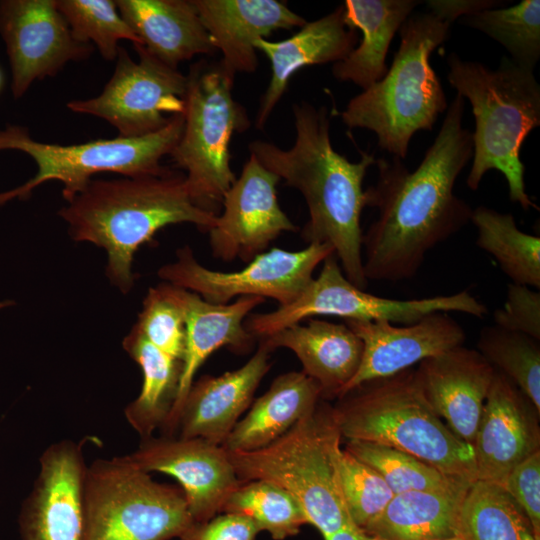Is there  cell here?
I'll return each instance as SVG.
<instances>
[{
	"label": "cell",
	"mask_w": 540,
	"mask_h": 540,
	"mask_svg": "<svg viewBox=\"0 0 540 540\" xmlns=\"http://www.w3.org/2000/svg\"><path fill=\"white\" fill-rule=\"evenodd\" d=\"M465 99L456 94L441 128L419 166L378 158V179L367 188V206L377 218L363 234L366 279L396 282L413 278L427 253L471 220L473 209L454 193L458 176L473 155L472 132L464 128Z\"/></svg>",
	"instance_id": "cell-1"
},
{
	"label": "cell",
	"mask_w": 540,
	"mask_h": 540,
	"mask_svg": "<svg viewBox=\"0 0 540 540\" xmlns=\"http://www.w3.org/2000/svg\"><path fill=\"white\" fill-rule=\"evenodd\" d=\"M292 112L296 137L288 149L254 140L248 145L262 166L298 190L305 199L309 219L301 236L308 244H328L334 249L346 278L365 290L361 214L367 206L363 181L373 154L362 153L349 161L332 146L331 114L325 106L300 101Z\"/></svg>",
	"instance_id": "cell-2"
},
{
	"label": "cell",
	"mask_w": 540,
	"mask_h": 540,
	"mask_svg": "<svg viewBox=\"0 0 540 540\" xmlns=\"http://www.w3.org/2000/svg\"><path fill=\"white\" fill-rule=\"evenodd\" d=\"M76 241L105 249L107 275L123 293L134 284L132 264L137 249L160 229L191 223L208 232L217 216L197 206L184 173L92 180L59 211Z\"/></svg>",
	"instance_id": "cell-3"
},
{
	"label": "cell",
	"mask_w": 540,
	"mask_h": 540,
	"mask_svg": "<svg viewBox=\"0 0 540 540\" xmlns=\"http://www.w3.org/2000/svg\"><path fill=\"white\" fill-rule=\"evenodd\" d=\"M447 65L450 86L470 102L475 118L467 186L477 190L483 176L494 169L505 177L512 202L524 210H539L526 192L520 158L526 137L540 126V85L534 71L506 55L496 69L454 52Z\"/></svg>",
	"instance_id": "cell-4"
},
{
	"label": "cell",
	"mask_w": 540,
	"mask_h": 540,
	"mask_svg": "<svg viewBox=\"0 0 540 540\" xmlns=\"http://www.w3.org/2000/svg\"><path fill=\"white\" fill-rule=\"evenodd\" d=\"M451 25L430 11L411 14L398 31L400 45L386 74L350 99L342 122L372 131L380 149L404 160L413 135L432 130L448 108L430 56L449 38Z\"/></svg>",
	"instance_id": "cell-5"
},
{
	"label": "cell",
	"mask_w": 540,
	"mask_h": 540,
	"mask_svg": "<svg viewBox=\"0 0 540 540\" xmlns=\"http://www.w3.org/2000/svg\"><path fill=\"white\" fill-rule=\"evenodd\" d=\"M342 438L388 445L409 453L442 473L477 480L473 446L458 438L435 413L414 369L363 383L332 407Z\"/></svg>",
	"instance_id": "cell-6"
},
{
	"label": "cell",
	"mask_w": 540,
	"mask_h": 540,
	"mask_svg": "<svg viewBox=\"0 0 540 540\" xmlns=\"http://www.w3.org/2000/svg\"><path fill=\"white\" fill-rule=\"evenodd\" d=\"M341 435L332 407L319 404L286 434L253 451H228L241 482L265 480L289 492L323 537L351 524L338 476Z\"/></svg>",
	"instance_id": "cell-7"
},
{
	"label": "cell",
	"mask_w": 540,
	"mask_h": 540,
	"mask_svg": "<svg viewBox=\"0 0 540 540\" xmlns=\"http://www.w3.org/2000/svg\"><path fill=\"white\" fill-rule=\"evenodd\" d=\"M234 81L219 62L201 60L187 74L184 127L170 153L194 203L218 215L223 196L236 179L230 143L250 125L244 106L232 94Z\"/></svg>",
	"instance_id": "cell-8"
},
{
	"label": "cell",
	"mask_w": 540,
	"mask_h": 540,
	"mask_svg": "<svg viewBox=\"0 0 540 540\" xmlns=\"http://www.w3.org/2000/svg\"><path fill=\"white\" fill-rule=\"evenodd\" d=\"M83 515L82 540H170L194 522L180 487L154 481L125 455L86 467Z\"/></svg>",
	"instance_id": "cell-9"
},
{
	"label": "cell",
	"mask_w": 540,
	"mask_h": 540,
	"mask_svg": "<svg viewBox=\"0 0 540 540\" xmlns=\"http://www.w3.org/2000/svg\"><path fill=\"white\" fill-rule=\"evenodd\" d=\"M184 114L174 115L161 130L138 138L97 139L82 144L59 145L34 140L28 130L8 125L0 130V150H19L37 165L33 178L12 190L0 193V205L28 198L34 188L50 180L63 184V197L70 202L91 181L92 175L114 172L126 177L161 175V165L181 137Z\"/></svg>",
	"instance_id": "cell-10"
},
{
	"label": "cell",
	"mask_w": 540,
	"mask_h": 540,
	"mask_svg": "<svg viewBox=\"0 0 540 540\" xmlns=\"http://www.w3.org/2000/svg\"><path fill=\"white\" fill-rule=\"evenodd\" d=\"M436 312H459L482 318L487 308L466 290L409 300L376 296L351 283L333 253L323 261L317 278H313L294 301L271 312L250 314L244 326L260 340L316 316L404 325Z\"/></svg>",
	"instance_id": "cell-11"
},
{
	"label": "cell",
	"mask_w": 540,
	"mask_h": 540,
	"mask_svg": "<svg viewBox=\"0 0 540 540\" xmlns=\"http://www.w3.org/2000/svg\"><path fill=\"white\" fill-rule=\"evenodd\" d=\"M138 61L120 46L114 72L102 92L72 100L69 110L104 119L121 138H138L164 128L174 115L184 114L187 75L134 44Z\"/></svg>",
	"instance_id": "cell-12"
},
{
	"label": "cell",
	"mask_w": 540,
	"mask_h": 540,
	"mask_svg": "<svg viewBox=\"0 0 540 540\" xmlns=\"http://www.w3.org/2000/svg\"><path fill=\"white\" fill-rule=\"evenodd\" d=\"M333 253L328 244L312 243L298 251L274 247L257 255L244 268L224 272L204 267L191 248L184 246L177 251L174 262L158 270V276L211 303L226 304L236 297L257 296L284 306L299 296L313 279L316 267Z\"/></svg>",
	"instance_id": "cell-13"
},
{
	"label": "cell",
	"mask_w": 540,
	"mask_h": 540,
	"mask_svg": "<svg viewBox=\"0 0 540 540\" xmlns=\"http://www.w3.org/2000/svg\"><path fill=\"white\" fill-rule=\"evenodd\" d=\"M0 36L6 45L15 99L35 80L53 77L71 61L86 60L94 47L77 41L56 0H1Z\"/></svg>",
	"instance_id": "cell-14"
},
{
	"label": "cell",
	"mask_w": 540,
	"mask_h": 540,
	"mask_svg": "<svg viewBox=\"0 0 540 540\" xmlns=\"http://www.w3.org/2000/svg\"><path fill=\"white\" fill-rule=\"evenodd\" d=\"M281 181L250 155L222 200L223 212L208 231L212 255L225 262H250L283 232L297 226L281 209L276 186Z\"/></svg>",
	"instance_id": "cell-15"
},
{
	"label": "cell",
	"mask_w": 540,
	"mask_h": 540,
	"mask_svg": "<svg viewBox=\"0 0 540 540\" xmlns=\"http://www.w3.org/2000/svg\"><path fill=\"white\" fill-rule=\"evenodd\" d=\"M125 457L141 470L174 477L182 489L194 522L207 521L240 485L228 451L200 438L147 437Z\"/></svg>",
	"instance_id": "cell-16"
},
{
	"label": "cell",
	"mask_w": 540,
	"mask_h": 540,
	"mask_svg": "<svg viewBox=\"0 0 540 540\" xmlns=\"http://www.w3.org/2000/svg\"><path fill=\"white\" fill-rule=\"evenodd\" d=\"M82 445L65 439L42 453L39 474L19 515L21 540H82L87 467Z\"/></svg>",
	"instance_id": "cell-17"
},
{
	"label": "cell",
	"mask_w": 540,
	"mask_h": 540,
	"mask_svg": "<svg viewBox=\"0 0 540 540\" xmlns=\"http://www.w3.org/2000/svg\"><path fill=\"white\" fill-rule=\"evenodd\" d=\"M539 415L527 396L496 370L472 444L478 480L502 485L515 466L540 451Z\"/></svg>",
	"instance_id": "cell-18"
},
{
	"label": "cell",
	"mask_w": 540,
	"mask_h": 540,
	"mask_svg": "<svg viewBox=\"0 0 540 540\" xmlns=\"http://www.w3.org/2000/svg\"><path fill=\"white\" fill-rule=\"evenodd\" d=\"M345 324L361 339L363 354L358 371L339 397L363 383L393 376L461 346L466 339L462 326L445 312L400 326L388 321L346 320Z\"/></svg>",
	"instance_id": "cell-19"
},
{
	"label": "cell",
	"mask_w": 540,
	"mask_h": 540,
	"mask_svg": "<svg viewBox=\"0 0 540 540\" xmlns=\"http://www.w3.org/2000/svg\"><path fill=\"white\" fill-rule=\"evenodd\" d=\"M169 297L182 313L185 325V352L177 396L171 412L162 426V434L171 435L180 407L202 364L215 351L227 347L244 354L257 340L245 328L250 312L265 302L257 296H243L233 302L216 304L197 293L164 283Z\"/></svg>",
	"instance_id": "cell-20"
},
{
	"label": "cell",
	"mask_w": 540,
	"mask_h": 540,
	"mask_svg": "<svg viewBox=\"0 0 540 540\" xmlns=\"http://www.w3.org/2000/svg\"><path fill=\"white\" fill-rule=\"evenodd\" d=\"M414 371L435 413L472 445L495 368L478 350L461 345L424 359Z\"/></svg>",
	"instance_id": "cell-21"
},
{
	"label": "cell",
	"mask_w": 540,
	"mask_h": 540,
	"mask_svg": "<svg viewBox=\"0 0 540 540\" xmlns=\"http://www.w3.org/2000/svg\"><path fill=\"white\" fill-rule=\"evenodd\" d=\"M271 351L259 341L254 355L240 368L193 382L169 436L223 445L271 368Z\"/></svg>",
	"instance_id": "cell-22"
},
{
	"label": "cell",
	"mask_w": 540,
	"mask_h": 540,
	"mask_svg": "<svg viewBox=\"0 0 540 540\" xmlns=\"http://www.w3.org/2000/svg\"><path fill=\"white\" fill-rule=\"evenodd\" d=\"M216 52L219 64L234 81L237 73L258 67V39L277 30L300 28L307 21L277 0H192Z\"/></svg>",
	"instance_id": "cell-23"
},
{
	"label": "cell",
	"mask_w": 540,
	"mask_h": 540,
	"mask_svg": "<svg viewBox=\"0 0 540 540\" xmlns=\"http://www.w3.org/2000/svg\"><path fill=\"white\" fill-rule=\"evenodd\" d=\"M357 42V30L345 23L343 4L319 19L306 22L285 40L258 39L255 47L268 58L271 77L260 99L256 128H264L295 73L311 65L337 63L347 57Z\"/></svg>",
	"instance_id": "cell-24"
},
{
	"label": "cell",
	"mask_w": 540,
	"mask_h": 540,
	"mask_svg": "<svg viewBox=\"0 0 540 540\" xmlns=\"http://www.w3.org/2000/svg\"><path fill=\"white\" fill-rule=\"evenodd\" d=\"M270 350L287 348L295 353L303 372L315 380L322 399L338 398L354 377L363 354L361 339L345 324L309 318L262 338Z\"/></svg>",
	"instance_id": "cell-25"
},
{
	"label": "cell",
	"mask_w": 540,
	"mask_h": 540,
	"mask_svg": "<svg viewBox=\"0 0 540 540\" xmlns=\"http://www.w3.org/2000/svg\"><path fill=\"white\" fill-rule=\"evenodd\" d=\"M141 45L178 69L181 62L216 52L192 0H115Z\"/></svg>",
	"instance_id": "cell-26"
},
{
	"label": "cell",
	"mask_w": 540,
	"mask_h": 540,
	"mask_svg": "<svg viewBox=\"0 0 540 540\" xmlns=\"http://www.w3.org/2000/svg\"><path fill=\"white\" fill-rule=\"evenodd\" d=\"M416 0H346L345 23L360 30L362 37L343 60L334 63L332 74L362 90L383 78L390 43L406 19L419 5Z\"/></svg>",
	"instance_id": "cell-27"
},
{
	"label": "cell",
	"mask_w": 540,
	"mask_h": 540,
	"mask_svg": "<svg viewBox=\"0 0 540 540\" xmlns=\"http://www.w3.org/2000/svg\"><path fill=\"white\" fill-rule=\"evenodd\" d=\"M320 399L319 384L303 371L281 374L238 420L222 446L231 452L263 448L311 413Z\"/></svg>",
	"instance_id": "cell-28"
},
{
	"label": "cell",
	"mask_w": 540,
	"mask_h": 540,
	"mask_svg": "<svg viewBox=\"0 0 540 540\" xmlns=\"http://www.w3.org/2000/svg\"><path fill=\"white\" fill-rule=\"evenodd\" d=\"M469 486L395 494L361 532L388 540H442L460 535V509Z\"/></svg>",
	"instance_id": "cell-29"
},
{
	"label": "cell",
	"mask_w": 540,
	"mask_h": 540,
	"mask_svg": "<svg viewBox=\"0 0 540 540\" xmlns=\"http://www.w3.org/2000/svg\"><path fill=\"white\" fill-rule=\"evenodd\" d=\"M123 347L143 373L140 394L124 410L126 420L143 439L166 422L177 396L182 361L159 350L135 326Z\"/></svg>",
	"instance_id": "cell-30"
},
{
	"label": "cell",
	"mask_w": 540,
	"mask_h": 540,
	"mask_svg": "<svg viewBox=\"0 0 540 540\" xmlns=\"http://www.w3.org/2000/svg\"><path fill=\"white\" fill-rule=\"evenodd\" d=\"M477 246L490 254L513 284L540 288V238L521 231L510 213L486 206L472 211Z\"/></svg>",
	"instance_id": "cell-31"
},
{
	"label": "cell",
	"mask_w": 540,
	"mask_h": 540,
	"mask_svg": "<svg viewBox=\"0 0 540 540\" xmlns=\"http://www.w3.org/2000/svg\"><path fill=\"white\" fill-rule=\"evenodd\" d=\"M460 535L466 540H537L520 505L496 482L475 480L463 499Z\"/></svg>",
	"instance_id": "cell-32"
},
{
	"label": "cell",
	"mask_w": 540,
	"mask_h": 540,
	"mask_svg": "<svg viewBox=\"0 0 540 540\" xmlns=\"http://www.w3.org/2000/svg\"><path fill=\"white\" fill-rule=\"evenodd\" d=\"M500 43L518 65L533 70L540 59V1L522 0L505 8L486 9L459 19Z\"/></svg>",
	"instance_id": "cell-33"
},
{
	"label": "cell",
	"mask_w": 540,
	"mask_h": 540,
	"mask_svg": "<svg viewBox=\"0 0 540 540\" xmlns=\"http://www.w3.org/2000/svg\"><path fill=\"white\" fill-rule=\"evenodd\" d=\"M344 449L378 472L394 495L415 490H451L473 483L450 477L423 460L388 445L346 440Z\"/></svg>",
	"instance_id": "cell-34"
},
{
	"label": "cell",
	"mask_w": 540,
	"mask_h": 540,
	"mask_svg": "<svg viewBox=\"0 0 540 540\" xmlns=\"http://www.w3.org/2000/svg\"><path fill=\"white\" fill-rule=\"evenodd\" d=\"M250 518L275 540L294 536L307 523L299 502L285 489L265 480L241 482L229 495L222 511Z\"/></svg>",
	"instance_id": "cell-35"
},
{
	"label": "cell",
	"mask_w": 540,
	"mask_h": 540,
	"mask_svg": "<svg viewBox=\"0 0 540 540\" xmlns=\"http://www.w3.org/2000/svg\"><path fill=\"white\" fill-rule=\"evenodd\" d=\"M477 346L482 356L509 378L540 412L539 341L493 325L481 330Z\"/></svg>",
	"instance_id": "cell-36"
},
{
	"label": "cell",
	"mask_w": 540,
	"mask_h": 540,
	"mask_svg": "<svg viewBox=\"0 0 540 540\" xmlns=\"http://www.w3.org/2000/svg\"><path fill=\"white\" fill-rule=\"evenodd\" d=\"M56 4L73 37L95 45L107 61L116 60L121 40L141 44L120 15L115 0H56Z\"/></svg>",
	"instance_id": "cell-37"
},
{
	"label": "cell",
	"mask_w": 540,
	"mask_h": 540,
	"mask_svg": "<svg viewBox=\"0 0 540 540\" xmlns=\"http://www.w3.org/2000/svg\"><path fill=\"white\" fill-rule=\"evenodd\" d=\"M338 476L347 512L361 531L383 511L394 494L378 472L342 448Z\"/></svg>",
	"instance_id": "cell-38"
},
{
	"label": "cell",
	"mask_w": 540,
	"mask_h": 540,
	"mask_svg": "<svg viewBox=\"0 0 540 540\" xmlns=\"http://www.w3.org/2000/svg\"><path fill=\"white\" fill-rule=\"evenodd\" d=\"M155 347L182 361L185 352V325L178 306L163 284L149 289L134 325Z\"/></svg>",
	"instance_id": "cell-39"
},
{
	"label": "cell",
	"mask_w": 540,
	"mask_h": 540,
	"mask_svg": "<svg viewBox=\"0 0 540 540\" xmlns=\"http://www.w3.org/2000/svg\"><path fill=\"white\" fill-rule=\"evenodd\" d=\"M495 325L540 340V292L510 283L503 307L493 313Z\"/></svg>",
	"instance_id": "cell-40"
},
{
	"label": "cell",
	"mask_w": 540,
	"mask_h": 540,
	"mask_svg": "<svg viewBox=\"0 0 540 540\" xmlns=\"http://www.w3.org/2000/svg\"><path fill=\"white\" fill-rule=\"evenodd\" d=\"M502 486L523 509L535 536L540 538V451L515 466Z\"/></svg>",
	"instance_id": "cell-41"
},
{
	"label": "cell",
	"mask_w": 540,
	"mask_h": 540,
	"mask_svg": "<svg viewBox=\"0 0 540 540\" xmlns=\"http://www.w3.org/2000/svg\"><path fill=\"white\" fill-rule=\"evenodd\" d=\"M257 525L248 517L223 513L204 522H193L180 540H255Z\"/></svg>",
	"instance_id": "cell-42"
},
{
	"label": "cell",
	"mask_w": 540,
	"mask_h": 540,
	"mask_svg": "<svg viewBox=\"0 0 540 540\" xmlns=\"http://www.w3.org/2000/svg\"><path fill=\"white\" fill-rule=\"evenodd\" d=\"M495 0H428L426 5L430 12L453 24L464 16H468L500 5Z\"/></svg>",
	"instance_id": "cell-43"
},
{
	"label": "cell",
	"mask_w": 540,
	"mask_h": 540,
	"mask_svg": "<svg viewBox=\"0 0 540 540\" xmlns=\"http://www.w3.org/2000/svg\"><path fill=\"white\" fill-rule=\"evenodd\" d=\"M325 540H365L364 534L351 524L333 534L324 537Z\"/></svg>",
	"instance_id": "cell-44"
},
{
	"label": "cell",
	"mask_w": 540,
	"mask_h": 540,
	"mask_svg": "<svg viewBox=\"0 0 540 540\" xmlns=\"http://www.w3.org/2000/svg\"><path fill=\"white\" fill-rule=\"evenodd\" d=\"M365 540H388V539H384V538H380V537H373V536H365ZM442 540H466L465 538H463L462 536H457V537H453V538H448V539H442Z\"/></svg>",
	"instance_id": "cell-45"
},
{
	"label": "cell",
	"mask_w": 540,
	"mask_h": 540,
	"mask_svg": "<svg viewBox=\"0 0 540 540\" xmlns=\"http://www.w3.org/2000/svg\"><path fill=\"white\" fill-rule=\"evenodd\" d=\"M2 84H3V78H2V73L0 70V90H1Z\"/></svg>",
	"instance_id": "cell-46"
},
{
	"label": "cell",
	"mask_w": 540,
	"mask_h": 540,
	"mask_svg": "<svg viewBox=\"0 0 540 540\" xmlns=\"http://www.w3.org/2000/svg\"><path fill=\"white\" fill-rule=\"evenodd\" d=\"M537 540H540V539H537Z\"/></svg>",
	"instance_id": "cell-47"
}]
</instances>
